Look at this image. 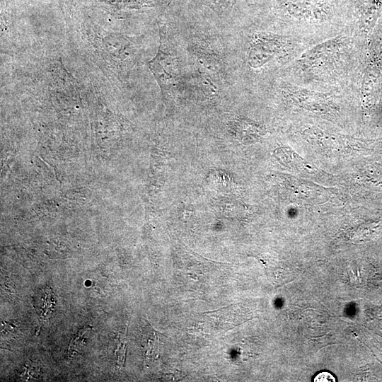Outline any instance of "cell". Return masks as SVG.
<instances>
[{
    "label": "cell",
    "instance_id": "30bf717a",
    "mask_svg": "<svg viewBox=\"0 0 382 382\" xmlns=\"http://www.w3.org/2000/svg\"><path fill=\"white\" fill-rule=\"evenodd\" d=\"M40 375V366L37 363L32 361H27L23 367L21 378L25 381L36 379Z\"/></svg>",
    "mask_w": 382,
    "mask_h": 382
},
{
    "label": "cell",
    "instance_id": "3957f363",
    "mask_svg": "<svg viewBox=\"0 0 382 382\" xmlns=\"http://www.w3.org/2000/svg\"><path fill=\"white\" fill-rule=\"evenodd\" d=\"M274 96L284 106L328 119L340 120L357 102V93L322 91L279 79L272 86Z\"/></svg>",
    "mask_w": 382,
    "mask_h": 382
},
{
    "label": "cell",
    "instance_id": "9c48e42d",
    "mask_svg": "<svg viewBox=\"0 0 382 382\" xmlns=\"http://www.w3.org/2000/svg\"><path fill=\"white\" fill-rule=\"evenodd\" d=\"M217 12H224L232 8L237 0H197Z\"/></svg>",
    "mask_w": 382,
    "mask_h": 382
},
{
    "label": "cell",
    "instance_id": "7c38bea8",
    "mask_svg": "<svg viewBox=\"0 0 382 382\" xmlns=\"http://www.w3.org/2000/svg\"><path fill=\"white\" fill-rule=\"evenodd\" d=\"M314 381L330 382L335 381V378L330 373L321 372L316 376Z\"/></svg>",
    "mask_w": 382,
    "mask_h": 382
},
{
    "label": "cell",
    "instance_id": "6da1fadb",
    "mask_svg": "<svg viewBox=\"0 0 382 382\" xmlns=\"http://www.w3.org/2000/svg\"><path fill=\"white\" fill-rule=\"evenodd\" d=\"M367 47L348 28L306 49L281 79L318 91L357 93Z\"/></svg>",
    "mask_w": 382,
    "mask_h": 382
},
{
    "label": "cell",
    "instance_id": "5b68a950",
    "mask_svg": "<svg viewBox=\"0 0 382 382\" xmlns=\"http://www.w3.org/2000/svg\"><path fill=\"white\" fill-rule=\"evenodd\" d=\"M148 66L163 94L172 89L177 83L178 70L175 59L164 50L161 42L157 54L148 62Z\"/></svg>",
    "mask_w": 382,
    "mask_h": 382
},
{
    "label": "cell",
    "instance_id": "277c9868",
    "mask_svg": "<svg viewBox=\"0 0 382 382\" xmlns=\"http://www.w3.org/2000/svg\"><path fill=\"white\" fill-rule=\"evenodd\" d=\"M382 16V0H349V27L369 45Z\"/></svg>",
    "mask_w": 382,
    "mask_h": 382
},
{
    "label": "cell",
    "instance_id": "52a82bcc",
    "mask_svg": "<svg viewBox=\"0 0 382 382\" xmlns=\"http://www.w3.org/2000/svg\"><path fill=\"white\" fill-rule=\"evenodd\" d=\"M116 10L127 11L154 6L156 0H98Z\"/></svg>",
    "mask_w": 382,
    "mask_h": 382
},
{
    "label": "cell",
    "instance_id": "7a4b0ae2",
    "mask_svg": "<svg viewBox=\"0 0 382 382\" xmlns=\"http://www.w3.org/2000/svg\"><path fill=\"white\" fill-rule=\"evenodd\" d=\"M267 8L272 28L314 43L349 27V0H270Z\"/></svg>",
    "mask_w": 382,
    "mask_h": 382
},
{
    "label": "cell",
    "instance_id": "8fae6325",
    "mask_svg": "<svg viewBox=\"0 0 382 382\" xmlns=\"http://www.w3.org/2000/svg\"><path fill=\"white\" fill-rule=\"evenodd\" d=\"M59 5L63 13L66 16H70L72 13L74 0H59Z\"/></svg>",
    "mask_w": 382,
    "mask_h": 382
},
{
    "label": "cell",
    "instance_id": "8992f818",
    "mask_svg": "<svg viewBox=\"0 0 382 382\" xmlns=\"http://www.w3.org/2000/svg\"><path fill=\"white\" fill-rule=\"evenodd\" d=\"M128 42L124 37L110 34L102 35L99 39V46L103 52L110 58L120 60L129 56Z\"/></svg>",
    "mask_w": 382,
    "mask_h": 382
},
{
    "label": "cell",
    "instance_id": "ba28073f",
    "mask_svg": "<svg viewBox=\"0 0 382 382\" xmlns=\"http://www.w3.org/2000/svg\"><path fill=\"white\" fill-rule=\"evenodd\" d=\"M92 327L86 326L79 331L77 335L72 339L68 349L69 357H73L77 355L84 346L88 335Z\"/></svg>",
    "mask_w": 382,
    "mask_h": 382
}]
</instances>
